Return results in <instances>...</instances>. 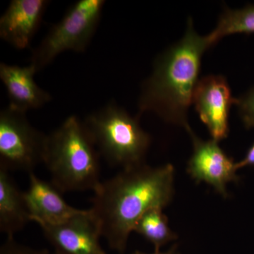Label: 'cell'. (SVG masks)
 Returning <instances> with one entry per match:
<instances>
[{"label":"cell","instance_id":"cell-1","mask_svg":"<svg viewBox=\"0 0 254 254\" xmlns=\"http://www.w3.org/2000/svg\"><path fill=\"white\" fill-rule=\"evenodd\" d=\"M175 173L171 164L151 167L143 163L100 183L90 209L111 250L125 254L130 234L142 215L171 203Z\"/></svg>","mask_w":254,"mask_h":254},{"label":"cell","instance_id":"cell-2","mask_svg":"<svg viewBox=\"0 0 254 254\" xmlns=\"http://www.w3.org/2000/svg\"><path fill=\"white\" fill-rule=\"evenodd\" d=\"M211 46L189 18L185 36L157 57L153 72L141 86L139 116L153 112L164 121L191 130L187 113L199 81L201 58Z\"/></svg>","mask_w":254,"mask_h":254},{"label":"cell","instance_id":"cell-3","mask_svg":"<svg viewBox=\"0 0 254 254\" xmlns=\"http://www.w3.org/2000/svg\"><path fill=\"white\" fill-rule=\"evenodd\" d=\"M100 155L83 121L71 115L47 135L43 163L62 193L99 187Z\"/></svg>","mask_w":254,"mask_h":254},{"label":"cell","instance_id":"cell-4","mask_svg":"<svg viewBox=\"0 0 254 254\" xmlns=\"http://www.w3.org/2000/svg\"><path fill=\"white\" fill-rule=\"evenodd\" d=\"M139 117L110 103L83 120L100 157L110 166L124 170L145 163L151 137L142 128Z\"/></svg>","mask_w":254,"mask_h":254},{"label":"cell","instance_id":"cell-5","mask_svg":"<svg viewBox=\"0 0 254 254\" xmlns=\"http://www.w3.org/2000/svg\"><path fill=\"white\" fill-rule=\"evenodd\" d=\"M105 4L104 0L76 1L32 53L31 64L37 72L64 52L83 53L96 31Z\"/></svg>","mask_w":254,"mask_h":254},{"label":"cell","instance_id":"cell-6","mask_svg":"<svg viewBox=\"0 0 254 254\" xmlns=\"http://www.w3.org/2000/svg\"><path fill=\"white\" fill-rule=\"evenodd\" d=\"M47 135L21 113L6 107L0 112V168L33 173L43 163Z\"/></svg>","mask_w":254,"mask_h":254},{"label":"cell","instance_id":"cell-7","mask_svg":"<svg viewBox=\"0 0 254 254\" xmlns=\"http://www.w3.org/2000/svg\"><path fill=\"white\" fill-rule=\"evenodd\" d=\"M56 254H107L101 231L91 209L58 223L38 224Z\"/></svg>","mask_w":254,"mask_h":254},{"label":"cell","instance_id":"cell-8","mask_svg":"<svg viewBox=\"0 0 254 254\" xmlns=\"http://www.w3.org/2000/svg\"><path fill=\"white\" fill-rule=\"evenodd\" d=\"M237 98L232 95L226 78L220 75H208L200 78L193 103L212 139L216 141L226 138L229 134V115Z\"/></svg>","mask_w":254,"mask_h":254},{"label":"cell","instance_id":"cell-9","mask_svg":"<svg viewBox=\"0 0 254 254\" xmlns=\"http://www.w3.org/2000/svg\"><path fill=\"white\" fill-rule=\"evenodd\" d=\"M188 133L193 149L187 165V173L197 183L204 182L227 198V184L240 180L237 175L236 163L222 150L218 141L200 139L192 129Z\"/></svg>","mask_w":254,"mask_h":254},{"label":"cell","instance_id":"cell-10","mask_svg":"<svg viewBox=\"0 0 254 254\" xmlns=\"http://www.w3.org/2000/svg\"><path fill=\"white\" fill-rule=\"evenodd\" d=\"M49 3L48 0H11L0 18V38L16 49H26Z\"/></svg>","mask_w":254,"mask_h":254},{"label":"cell","instance_id":"cell-11","mask_svg":"<svg viewBox=\"0 0 254 254\" xmlns=\"http://www.w3.org/2000/svg\"><path fill=\"white\" fill-rule=\"evenodd\" d=\"M29 175L28 190L23 192L31 221L55 224L81 213L64 199L62 192L51 182L41 180L34 173Z\"/></svg>","mask_w":254,"mask_h":254},{"label":"cell","instance_id":"cell-12","mask_svg":"<svg viewBox=\"0 0 254 254\" xmlns=\"http://www.w3.org/2000/svg\"><path fill=\"white\" fill-rule=\"evenodd\" d=\"M36 68L0 64V79L6 88L9 108L21 113L41 108L52 100L51 95L37 84Z\"/></svg>","mask_w":254,"mask_h":254},{"label":"cell","instance_id":"cell-13","mask_svg":"<svg viewBox=\"0 0 254 254\" xmlns=\"http://www.w3.org/2000/svg\"><path fill=\"white\" fill-rule=\"evenodd\" d=\"M31 222L23 192L9 171L0 168V231L7 237L22 230Z\"/></svg>","mask_w":254,"mask_h":254},{"label":"cell","instance_id":"cell-14","mask_svg":"<svg viewBox=\"0 0 254 254\" xmlns=\"http://www.w3.org/2000/svg\"><path fill=\"white\" fill-rule=\"evenodd\" d=\"M133 231L153 245L155 252L172 241L176 240L177 235L169 227L168 218L163 209H150L143 214L136 222Z\"/></svg>","mask_w":254,"mask_h":254},{"label":"cell","instance_id":"cell-15","mask_svg":"<svg viewBox=\"0 0 254 254\" xmlns=\"http://www.w3.org/2000/svg\"><path fill=\"white\" fill-rule=\"evenodd\" d=\"M235 33H254V5L239 9L225 8L216 28L207 36L212 47L223 37Z\"/></svg>","mask_w":254,"mask_h":254},{"label":"cell","instance_id":"cell-16","mask_svg":"<svg viewBox=\"0 0 254 254\" xmlns=\"http://www.w3.org/2000/svg\"><path fill=\"white\" fill-rule=\"evenodd\" d=\"M236 105L246 128L254 127V86L237 98Z\"/></svg>","mask_w":254,"mask_h":254},{"label":"cell","instance_id":"cell-17","mask_svg":"<svg viewBox=\"0 0 254 254\" xmlns=\"http://www.w3.org/2000/svg\"><path fill=\"white\" fill-rule=\"evenodd\" d=\"M0 254H56L46 250H36L21 245L14 237H7L0 248Z\"/></svg>","mask_w":254,"mask_h":254},{"label":"cell","instance_id":"cell-18","mask_svg":"<svg viewBox=\"0 0 254 254\" xmlns=\"http://www.w3.org/2000/svg\"><path fill=\"white\" fill-rule=\"evenodd\" d=\"M246 166H254V143L247 151L245 158L238 163H236L237 170L239 169L245 168Z\"/></svg>","mask_w":254,"mask_h":254},{"label":"cell","instance_id":"cell-19","mask_svg":"<svg viewBox=\"0 0 254 254\" xmlns=\"http://www.w3.org/2000/svg\"><path fill=\"white\" fill-rule=\"evenodd\" d=\"M131 254H181L179 252L178 248H177V245H175L171 247L168 251L165 252H161L160 251L159 252H155L153 254H146L144 252H140V251H136V252H133Z\"/></svg>","mask_w":254,"mask_h":254}]
</instances>
